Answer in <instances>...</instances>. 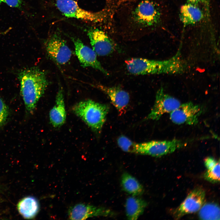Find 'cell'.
Masks as SVG:
<instances>
[{"label": "cell", "instance_id": "cell-4", "mask_svg": "<svg viewBox=\"0 0 220 220\" xmlns=\"http://www.w3.org/2000/svg\"><path fill=\"white\" fill-rule=\"evenodd\" d=\"M161 16L160 8L156 3L149 0H145L138 4L133 11L131 20L137 27H151L160 23Z\"/></svg>", "mask_w": 220, "mask_h": 220}, {"label": "cell", "instance_id": "cell-23", "mask_svg": "<svg viewBox=\"0 0 220 220\" xmlns=\"http://www.w3.org/2000/svg\"><path fill=\"white\" fill-rule=\"evenodd\" d=\"M9 113V108L0 97V127L6 121Z\"/></svg>", "mask_w": 220, "mask_h": 220}, {"label": "cell", "instance_id": "cell-6", "mask_svg": "<svg viewBox=\"0 0 220 220\" xmlns=\"http://www.w3.org/2000/svg\"><path fill=\"white\" fill-rule=\"evenodd\" d=\"M186 144L185 141L177 139L137 143L135 153L159 157L172 153Z\"/></svg>", "mask_w": 220, "mask_h": 220}, {"label": "cell", "instance_id": "cell-24", "mask_svg": "<svg viewBox=\"0 0 220 220\" xmlns=\"http://www.w3.org/2000/svg\"><path fill=\"white\" fill-rule=\"evenodd\" d=\"M4 3L9 6L21 9L22 7L21 0H0V3Z\"/></svg>", "mask_w": 220, "mask_h": 220}, {"label": "cell", "instance_id": "cell-11", "mask_svg": "<svg viewBox=\"0 0 220 220\" xmlns=\"http://www.w3.org/2000/svg\"><path fill=\"white\" fill-rule=\"evenodd\" d=\"M205 196V191L203 189L198 188L193 189L174 210L173 212L174 218L178 219L185 215L199 211L204 203Z\"/></svg>", "mask_w": 220, "mask_h": 220}, {"label": "cell", "instance_id": "cell-9", "mask_svg": "<svg viewBox=\"0 0 220 220\" xmlns=\"http://www.w3.org/2000/svg\"><path fill=\"white\" fill-rule=\"evenodd\" d=\"M202 112L203 109L200 105L189 102L181 104L170 113V118L175 124L195 125L198 123Z\"/></svg>", "mask_w": 220, "mask_h": 220}, {"label": "cell", "instance_id": "cell-19", "mask_svg": "<svg viewBox=\"0 0 220 220\" xmlns=\"http://www.w3.org/2000/svg\"><path fill=\"white\" fill-rule=\"evenodd\" d=\"M121 185L125 192L133 196L140 195L144 193L143 187L139 181L127 172L123 173L122 175Z\"/></svg>", "mask_w": 220, "mask_h": 220}, {"label": "cell", "instance_id": "cell-25", "mask_svg": "<svg viewBox=\"0 0 220 220\" xmlns=\"http://www.w3.org/2000/svg\"><path fill=\"white\" fill-rule=\"evenodd\" d=\"M190 3L195 4L201 2H205V0H187Z\"/></svg>", "mask_w": 220, "mask_h": 220}, {"label": "cell", "instance_id": "cell-3", "mask_svg": "<svg viewBox=\"0 0 220 220\" xmlns=\"http://www.w3.org/2000/svg\"><path fill=\"white\" fill-rule=\"evenodd\" d=\"M109 110L108 105L90 99L81 101L73 106V112L93 131L100 132Z\"/></svg>", "mask_w": 220, "mask_h": 220}, {"label": "cell", "instance_id": "cell-8", "mask_svg": "<svg viewBox=\"0 0 220 220\" xmlns=\"http://www.w3.org/2000/svg\"><path fill=\"white\" fill-rule=\"evenodd\" d=\"M176 98L167 94L161 87L157 91L154 104L146 118L157 120L164 114L170 113L181 104Z\"/></svg>", "mask_w": 220, "mask_h": 220}, {"label": "cell", "instance_id": "cell-18", "mask_svg": "<svg viewBox=\"0 0 220 220\" xmlns=\"http://www.w3.org/2000/svg\"><path fill=\"white\" fill-rule=\"evenodd\" d=\"M18 210L22 216L26 219H31L39 211V205L37 199L33 196H28L22 199L18 203Z\"/></svg>", "mask_w": 220, "mask_h": 220}, {"label": "cell", "instance_id": "cell-21", "mask_svg": "<svg viewBox=\"0 0 220 220\" xmlns=\"http://www.w3.org/2000/svg\"><path fill=\"white\" fill-rule=\"evenodd\" d=\"M199 216L203 220H220V208L214 203H208L203 205L200 210Z\"/></svg>", "mask_w": 220, "mask_h": 220}, {"label": "cell", "instance_id": "cell-14", "mask_svg": "<svg viewBox=\"0 0 220 220\" xmlns=\"http://www.w3.org/2000/svg\"><path fill=\"white\" fill-rule=\"evenodd\" d=\"M98 87L108 96L112 104L120 114L125 112L130 98L129 95L127 91L116 86H108L99 85Z\"/></svg>", "mask_w": 220, "mask_h": 220}, {"label": "cell", "instance_id": "cell-5", "mask_svg": "<svg viewBox=\"0 0 220 220\" xmlns=\"http://www.w3.org/2000/svg\"><path fill=\"white\" fill-rule=\"evenodd\" d=\"M58 9L63 15L73 18L93 22H101L108 16L105 10L98 12H92L82 9L73 0H53Z\"/></svg>", "mask_w": 220, "mask_h": 220}, {"label": "cell", "instance_id": "cell-2", "mask_svg": "<svg viewBox=\"0 0 220 220\" xmlns=\"http://www.w3.org/2000/svg\"><path fill=\"white\" fill-rule=\"evenodd\" d=\"M125 62L128 71L134 75L178 74L183 72L185 67L179 51L171 57L165 60L134 58Z\"/></svg>", "mask_w": 220, "mask_h": 220}, {"label": "cell", "instance_id": "cell-7", "mask_svg": "<svg viewBox=\"0 0 220 220\" xmlns=\"http://www.w3.org/2000/svg\"><path fill=\"white\" fill-rule=\"evenodd\" d=\"M47 53L57 64L63 65L68 63L72 56V51L58 31L48 38L46 43Z\"/></svg>", "mask_w": 220, "mask_h": 220}, {"label": "cell", "instance_id": "cell-26", "mask_svg": "<svg viewBox=\"0 0 220 220\" xmlns=\"http://www.w3.org/2000/svg\"><path fill=\"white\" fill-rule=\"evenodd\" d=\"M209 0H205V1L206 4V8L207 11L209 10Z\"/></svg>", "mask_w": 220, "mask_h": 220}, {"label": "cell", "instance_id": "cell-22", "mask_svg": "<svg viewBox=\"0 0 220 220\" xmlns=\"http://www.w3.org/2000/svg\"><path fill=\"white\" fill-rule=\"evenodd\" d=\"M117 142L118 146L123 151L135 153L137 143L133 141L124 135L120 136L118 138Z\"/></svg>", "mask_w": 220, "mask_h": 220}, {"label": "cell", "instance_id": "cell-10", "mask_svg": "<svg viewBox=\"0 0 220 220\" xmlns=\"http://www.w3.org/2000/svg\"><path fill=\"white\" fill-rule=\"evenodd\" d=\"M71 38L74 43L75 55L82 66L91 67L105 75H108L97 60V54L92 48L85 45L78 38L71 37Z\"/></svg>", "mask_w": 220, "mask_h": 220}, {"label": "cell", "instance_id": "cell-13", "mask_svg": "<svg viewBox=\"0 0 220 220\" xmlns=\"http://www.w3.org/2000/svg\"><path fill=\"white\" fill-rule=\"evenodd\" d=\"M109 209L82 203L77 204L70 208L68 217L71 220H84L94 216L113 215Z\"/></svg>", "mask_w": 220, "mask_h": 220}, {"label": "cell", "instance_id": "cell-1", "mask_svg": "<svg viewBox=\"0 0 220 220\" xmlns=\"http://www.w3.org/2000/svg\"><path fill=\"white\" fill-rule=\"evenodd\" d=\"M18 77L26 109L32 113L49 85L46 74L37 67H32L21 70Z\"/></svg>", "mask_w": 220, "mask_h": 220}, {"label": "cell", "instance_id": "cell-17", "mask_svg": "<svg viewBox=\"0 0 220 220\" xmlns=\"http://www.w3.org/2000/svg\"><path fill=\"white\" fill-rule=\"evenodd\" d=\"M147 205L143 199L134 196L128 197L125 204L126 216L128 219L137 220L143 213Z\"/></svg>", "mask_w": 220, "mask_h": 220}, {"label": "cell", "instance_id": "cell-15", "mask_svg": "<svg viewBox=\"0 0 220 220\" xmlns=\"http://www.w3.org/2000/svg\"><path fill=\"white\" fill-rule=\"evenodd\" d=\"M65 105L63 91L60 87L56 94L55 104L49 113L50 122L54 127H61L65 121L66 114Z\"/></svg>", "mask_w": 220, "mask_h": 220}, {"label": "cell", "instance_id": "cell-12", "mask_svg": "<svg viewBox=\"0 0 220 220\" xmlns=\"http://www.w3.org/2000/svg\"><path fill=\"white\" fill-rule=\"evenodd\" d=\"M87 34L92 49L98 56H106L115 51V48L113 42L102 30L91 28L88 30Z\"/></svg>", "mask_w": 220, "mask_h": 220}, {"label": "cell", "instance_id": "cell-20", "mask_svg": "<svg viewBox=\"0 0 220 220\" xmlns=\"http://www.w3.org/2000/svg\"><path fill=\"white\" fill-rule=\"evenodd\" d=\"M207 170L204 174L207 180L212 183H218L220 181L219 160L217 161L213 158L208 157L204 161Z\"/></svg>", "mask_w": 220, "mask_h": 220}, {"label": "cell", "instance_id": "cell-16", "mask_svg": "<svg viewBox=\"0 0 220 220\" xmlns=\"http://www.w3.org/2000/svg\"><path fill=\"white\" fill-rule=\"evenodd\" d=\"M180 17L181 21L186 26L200 22L203 19V15L199 8L194 4L189 3L181 6Z\"/></svg>", "mask_w": 220, "mask_h": 220}]
</instances>
